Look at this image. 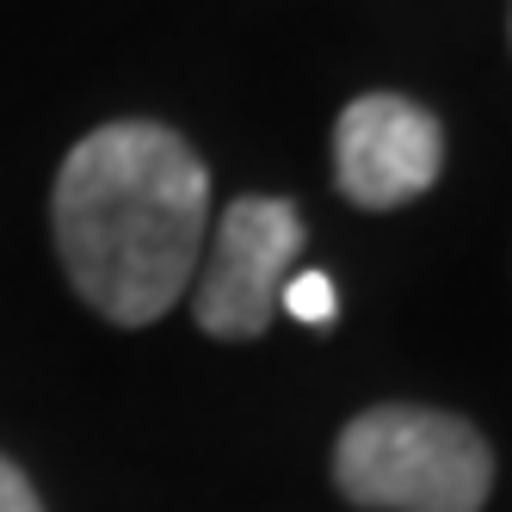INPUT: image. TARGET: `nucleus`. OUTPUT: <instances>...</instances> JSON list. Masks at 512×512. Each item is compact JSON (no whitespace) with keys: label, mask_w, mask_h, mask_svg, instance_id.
Segmentation results:
<instances>
[{"label":"nucleus","mask_w":512,"mask_h":512,"mask_svg":"<svg viewBox=\"0 0 512 512\" xmlns=\"http://www.w3.org/2000/svg\"><path fill=\"white\" fill-rule=\"evenodd\" d=\"M445 167V130L401 93H364L334 124V173L358 210H395L432 192Z\"/></svg>","instance_id":"nucleus-4"},{"label":"nucleus","mask_w":512,"mask_h":512,"mask_svg":"<svg viewBox=\"0 0 512 512\" xmlns=\"http://www.w3.org/2000/svg\"><path fill=\"white\" fill-rule=\"evenodd\" d=\"M334 482L371 512H482L494 488L488 438L438 408H371L334 445Z\"/></svg>","instance_id":"nucleus-2"},{"label":"nucleus","mask_w":512,"mask_h":512,"mask_svg":"<svg viewBox=\"0 0 512 512\" xmlns=\"http://www.w3.org/2000/svg\"><path fill=\"white\" fill-rule=\"evenodd\" d=\"M303 247V216L290 198H235L210 235L192 284V315L216 340H260L278 315V290Z\"/></svg>","instance_id":"nucleus-3"},{"label":"nucleus","mask_w":512,"mask_h":512,"mask_svg":"<svg viewBox=\"0 0 512 512\" xmlns=\"http://www.w3.org/2000/svg\"><path fill=\"white\" fill-rule=\"evenodd\" d=\"M0 512H44L38 494H31V482H25L7 457H0Z\"/></svg>","instance_id":"nucleus-6"},{"label":"nucleus","mask_w":512,"mask_h":512,"mask_svg":"<svg viewBox=\"0 0 512 512\" xmlns=\"http://www.w3.org/2000/svg\"><path fill=\"white\" fill-rule=\"evenodd\" d=\"M278 309H284V315H297V321H309V327H327V321L340 315L334 278H327V272H303V278H284V290H278Z\"/></svg>","instance_id":"nucleus-5"},{"label":"nucleus","mask_w":512,"mask_h":512,"mask_svg":"<svg viewBox=\"0 0 512 512\" xmlns=\"http://www.w3.org/2000/svg\"><path fill=\"white\" fill-rule=\"evenodd\" d=\"M210 173L167 124H105L56 173V253L68 284L118 327L161 321L198 278Z\"/></svg>","instance_id":"nucleus-1"}]
</instances>
